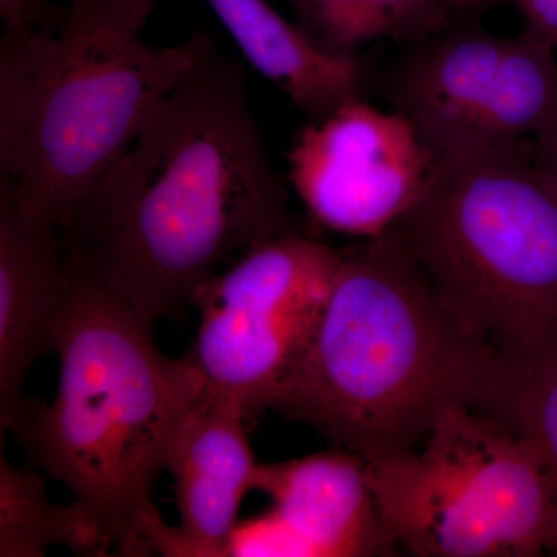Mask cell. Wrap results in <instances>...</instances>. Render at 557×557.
Listing matches in <instances>:
<instances>
[{"label":"cell","mask_w":557,"mask_h":557,"mask_svg":"<svg viewBox=\"0 0 557 557\" xmlns=\"http://www.w3.org/2000/svg\"><path fill=\"white\" fill-rule=\"evenodd\" d=\"M58 228L70 256L153 324L249 248L295 230L244 69L211 36Z\"/></svg>","instance_id":"1"},{"label":"cell","mask_w":557,"mask_h":557,"mask_svg":"<svg viewBox=\"0 0 557 557\" xmlns=\"http://www.w3.org/2000/svg\"><path fill=\"white\" fill-rule=\"evenodd\" d=\"M494 355L387 233L341 249L317 332L270 409L368 463L388 460L450 406L478 408Z\"/></svg>","instance_id":"2"},{"label":"cell","mask_w":557,"mask_h":557,"mask_svg":"<svg viewBox=\"0 0 557 557\" xmlns=\"http://www.w3.org/2000/svg\"><path fill=\"white\" fill-rule=\"evenodd\" d=\"M152 329L69 252L53 339L57 394L49 403L25 399L5 429L124 556L152 555V534L164 523L153 485L175 429L205 392L188 357L168 358Z\"/></svg>","instance_id":"3"},{"label":"cell","mask_w":557,"mask_h":557,"mask_svg":"<svg viewBox=\"0 0 557 557\" xmlns=\"http://www.w3.org/2000/svg\"><path fill=\"white\" fill-rule=\"evenodd\" d=\"M157 0H72L49 24H3L0 189L60 225L188 75L208 33L157 47Z\"/></svg>","instance_id":"4"},{"label":"cell","mask_w":557,"mask_h":557,"mask_svg":"<svg viewBox=\"0 0 557 557\" xmlns=\"http://www.w3.org/2000/svg\"><path fill=\"white\" fill-rule=\"evenodd\" d=\"M388 234L478 338L504 347L557 333V180L533 138L442 153Z\"/></svg>","instance_id":"5"},{"label":"cell","mask_w":557,"mask_h":557,"mask_svg":"<svg viewBox=\"0 0 557 557\" xmlns=\"http://www.w3.org/2000/svg\"><path fill=\"white\" fill-rule=\"evenodd\" d=\"M384 527L418 557L557 555V500L530 445L450 406L412 453L368 463Z\"/></svg>","instance_id":"6"},{"label":"cell","mask_w":557,"mask_h":557,"mask_svg":"<svg viewBox=\"0 0 557 557\" xmlns=\"http://www.w3.org/2000/svg\"><path fill=\"white\" fill-rule=\"evenodd\" d=\"M339 263L341 249L293 230L209 278L190 302L200 324L186 355L205 394L248 421L270 409L317 332Z\"/></svg>","instance_id":"7"},{"label":"cell","mask_w":557,"mask_h":557,"mask_svg":"<svg viewBox=\"0 0 557 557\" xmlns=\"http://www.w3.org/2000/svg\"><path fill=\"white\" fill-rule=\"evenodd\" d=\"M380 94L437 159L478 143L537 138L557 124L556 49L523 30L450 25L408 46L379 76Z\"/></svg>","instance_id":"8"},{"label":"cell","mask_w":557,"mask_h":557,"mask_svg":"<svg viewBox=\"0 0 557 557\" xmlns=\"http://www.w3.org/2000/svg\"><path fill=\"white\" fill-rule=\"evenodd\" d=\"M287 160L289 183L318 226L369 240L412 207L435 157L405 115L359 100L309 121Z\"/></svg>","instance_id":"9"},{"label":"cell","mask_w":557,"mask_h":557,"mask_svg":"<svg viewBox=\"0 0 557 557\" xmlns=\"http://www.w3.org/2000/svg\"><path fill=\"white\" fill-rule=\"evenodd\" d=\"M69 284V249L50 220L21 208L0 189V426L25 403L24 386L53 354Z\"/></svg>","instance_id":"10"},{"label":"cell","mask_w":557,"mask_h":557,"mask_svg":"<svg viewBox=\"0 0 557 557\" xmlns=\"http://www.w3.org/2000/svg\"><path fill=\"white\" fill-rule=\"evenodd\" d=\"M247 423L239 409L205 392L180 421L164 461L180 516L171 556H230L242 504L255 490L259 469Z\"/></svg>","instance_id":"11"},{"label":"cell","mask_w":557,"mask_h":557,"mask_svg":"<svg viewBox=\"0 0 557 557\" xmlns=\"http://www.w3.org/2000/svg\"><path fill=\"white\" fill-rule=\"evenodd\" d=\"M255 491L270 498L271 512L310 556H392L398 549L381 519L368 461L350 450L335 446L259 463Z\"/></svg>","instance_id":"12"},{"label":"cell","mask_w":557,"mask_h":557,"mask_svg":"<svg viewBox=\"0 0 557 557\" xmlns=\"http://www.w3.org/2000/svg\"><path fill=\"white\" fill-rule=\"evenodd\" d=\"M231 38L260 75L287 95L309 121H321L366 100L372 69L364 58H343L318 47L267 0H207Z\"/></svg>","instance_id":"13"},{"label":"cell","mask_w":557,"mask_h":557,"mask_svg":"<svg viewBox=\"0 0 557 557\" xmlns=\"http://www.w3.org/2000/svg\"><path fill=\"white\" fill-rule=\"evenodd\" d=\"M475 410L525 440L557 500V333L533 344L496 347Z\"/></svg>","instance_id":"14"},{"label":"cell","mask_w":557,"mask_h":557,"mask_svg":"<svg viewBox=\"0 0 557 557\" xmlns=\"http://www.w3.org/2000/svg\"><path fill=\"white\" fill-rule=\"evenodd\" d=\"M296 21L318 47L359 57L373 40L413 46L456 24L458 0H289Z\"/></svg>","instance_id":"15"},{"label":"cell","mask_w":557,"mask_h":557,"mask_svg":"<svg viewBox=\"0 0 557 557\" xmlns=\"http://www.w3.org/2000/svg\"><path fill=\"white\" fill-rule=\"evenodd\" d=\"M51 547L108 555L100 525L79 504L58 505L38 472L0 454V557H42Z\"/></svg>","instance_id":"16"},{"label":"cell","mask_w":557,"mask_h":557,"mask_svg":"<svg viewBox=\"0 0 557 557\" xmlns=\"http://www.w3.org/2000/svg\"><path fill=\"white\" fill-rule=\"evenodd\" d=\"M512 3L525 21V30L557 50V0H505Z\"/></svg>","instance_id":"17"},{"label":"cell","mask_w":557,"mask_h":557,"mask_svg":"<svg viewBox=\"0 0 557 557\" xmlns=\"http://www.w3.org/2000/svg\"><path fill=\"white\" fill-rule=\"evenodd\" d=\"M62 10L51 9L44 0H0L3 24H49Z\"/></svg>","instance_id":"18"},{"label":"cell","mask_w":557,"mask_h":557,"mask_svg":"<svg viewBox=\"0 0 557 557\" xmlns=\"http://www.w3.org/2000/svg\"><path fill=\"white\" fill-rule=\"evenodd\" d=\"M533 141L539 161L557 180V124Z\"/></svg>","instance_id":"19"},{"label":"cell","mask_w":557,"mask_h":557,"mask_svg":"<svg viewBox=\"0 0 557 557\" xmlns=\"http://www.w3.org/2000/svg\"><path fill=\"white\" fill-rule=\"evenodd\" d=\"M487 0H458V7H460L461 13H468V11H478L482 9Z\"/></svg>","instance_id":"20"}]
</instances>
